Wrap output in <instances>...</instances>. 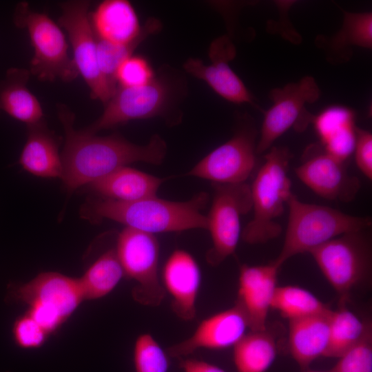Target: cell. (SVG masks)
I'll return each instance as SVG.
<instances>
[{"mask_svg":"<svg viewBox=\"0 0 372 372\" xmlns=\"http://www.w3.org/2000/svg\"><path fill=\"white\" fill-rule=\"evenodd\" d=\"M58 115L65 132L61 154L64 187L73 192L135 162L161 163L167 146L158 135L145 145L134 144L118 135L98 136L74 128V114L63 105Z\"/></svg>","mask_w":372,"mask_h":372,"instance_id":"cell-1","label":"cell"},{"mask_svg":"<svg viewBox=\"0 0 372 372\" xmlns=\"http://www.w3.org/2000/svg\"><path fill=\"white\" fill-rule=\"evenodd\" d=\"M209 197L200 192L183 202L161 199L157 196L132 202L97 198L81 207V216L92 222L112 220L127 227L150 234L180 231L192 229H207V216L201 213Z\"/></svg>","mask_w":372,"mask_h":372,"instance_id":"cell-2","label":"cell"},{"mask_svg":"<svg viewBox=\"0 0 372 372\" xmlns=\"http://www.w3.org/2000/svg\"><path fill=\"white\" fill-rule=\"evenodd\" d=\"M292 154L287 147H271L250 186L252 219L241 231L251 245L262 244L280 236L282 226L276 220L293 194L288 169Z\"/></svg>","mask_w":372,"mask_h":372,"instance_id":"cell-3","label":"cell"},{"mask_svg":"<svg viewBox=\"0 0 372 372\" xmlns=\"http://www.w3.org/2000/svg\"><path fill=\"white\" fill-rule=\"evenodd\" d=\"M287 205L289 219L282 248L273 260L278 267L291 257L308 252L347 233L364 230L369 217L352 216L330 207L300 201L292 194Z\"/></svg>","mask_w":372,"mask_h":372,"instance_id":"cell-4","label":"cell"},{"mask_svg":"<svg viewBox=\"0 0 372 372\" xmlns=\"http://www.w3.org/2000/svg\"><path fill=\"white\" fill-rule=\"evenodd\" d=\"M12 298L26 304L27 313L50 335L57 330L84 300L79 279L48 271L14 286Z\"/></svg>","mask_w":372,"mask_h":372,"instance_id":"cell-5","label":"cell"},{"mask_svg":"<svg viewBox=\"0 0 372 372\" xmlns=\"http://www.w3.org/2000/svg\"><path fill=\"white\" fill-rule=\"evenodd\" d=\"M14 22L26 28L34 49L30 72L49 81L57 79L70 81L78 76L73 59L68 56L64 34L46 14L34 12L25 3H21L15 10Z\"/></svg>","mask_w":372,"mask_h":372,"instance_id":"cell-6","label":"cell"},{"mask_svg":"<svg viewBox=\"0 0 372 372\" xmlns=\"http://www.w3.org/2000/svg\"><path fill=\"white\" fill-rule=\"evenodd\" d=\"M364 231L344 234L309 252L324 278L342 296L369 275L371 251Z\"/></svg>","mask_w":372,"mask_h":372,"instance_id":"cell-7","label":"cell"},{"mask_svg":"<svg viewBox=\"0 0 372 372\" xmlns=\"http://www.w3.org/2000/svg\"><path fill=\"white\" fill-rule=\"evenodd\" d=\"M115 251L124 276L136 282L133 298L143 305L158 306L165 291L158 275L159 244L155 236L126 227L118 236Z\"/></svg>","mask_w":372,"mask_h":372,"instance_id":"cell-8","label":"cell"},{"mask_svg":"<svg viewBox=\"0 0 372 372\" xmlns=\"http://www.w3.org/2000/svg\"><path fill=\"white\" fill-rule=\"evenodd\" d=\"M213 189L207 216L212 246L206 254V260L216 267L234 253L241 236L240 218L251 210V198L250 186L245 183H213Z\"/></svg>","mask_w":372,"mask_h":372,"instance_id":"cell-9","label":"cell"},{"mask_svg":"<svg viewBox=\"0 0 372 372\" xmlns=\"http://www.w3.org/2000/svg\"><path fill=\"white\" fill-rule=\"evenodd\" d=\"M320 95L318 85L311 76L271 90L269 98L273 104L264 112L256 154L269 150L274 141L291 127L297 132L305 130L314 116L305 105L316 101Z\"/></svg>","mask_w":372,"mask_h":372,"instance_id":"cell-10","label":"cell"},{"mask_svg":"<svg viewBox=\"0 0 372 372\" xmlns=\"http://www.w3.org/2000/svg\"><path fill=\"white\" fill-rule=\"evenodd\" d=\"M87 1H69L61 3L59 23L68 32L73 50V61L90 90L92 99L105 104L117 87L100 71L96 53V38L93 31Z\"/></svg>","mask_w":372,"mask_h":372,"instance_id":"cell-11","label":"cell"},{"mask_svg":"<svg viewBox=\"0 0 372 372\" xmlns=\"http://www.w3.org/2000/svg\"><path fill=\"white\" fill-rule=\"evenodd\" d=\"M256 131L245 127L202 158L187 174L217 184L245 183L256 165Z\"/></svg>","mask_w":372,"mask_h":372,"instance_id":"cell-12","label":"cell"},{"mask_svg":"<svg viewBox=\"0 0 372 372\" xmlns=\"http://www.w3.org/2000/svg\"><path fill=\"white\" fill-rule=\"evenodd\" d=\"M167 97V87L158 79L140 87H118L101 116L83 130L96 134L130 121L154 116L162 112Z\"/></svg>","mask_w":372,"mask_h":372,"instance_id":"cell-13","label":"cell"},{"mask_svg":"<svg viewBox=\"0 0 372 372\" xmlns=\"http://www.w3.org/2000/svg\"><path fill=\"white\" fill-rule=\"evenodd\" d=\"M294 171L306 186L328 200L351 202L360 188V180L348 172L344 162L318 146L308 149L302 163Z\"/></svg>","mask_w":372,"mask_h":372,"instance_id":"cell-14","label":"cell"},{"mask_svg":"<svg viewBox=\"0 0 372 372\" xmlns=\"http://www.w3.org/2000/svg\"><path fill=\"white\" fill-rule=\"evenodd\" d=\"M236 54V48L230 37L223 35L215 39L209 47L210 64L192 58L186 61L184 68L188 73L206 82L226 100L256 105L251 93L229 65Z\"/></svg>","mask_w":372,"mask_h":372,"instance_id":"cell-15","label":"cell"},{"mask_svg":"<svg viewBox=\"0 0 372 372\" xmlns=\"http://www.w3.org/2000/svg\"><path fill=\"white\" fill-rule=\"evenodd\" d=\"M249 329L238 304L202 320L193 334L167 350L171 357L183 358L200 349H224L236 344Z\"/></svg>","mask_w":372,"mask_h":372,"instance_id":"cell-16","label":"cell"},{"mask_svg":"<svg viewBox=\"0 0 372 372\" xmlns=\"http://www.w3.org/2000/svg\"><path fill=\"white\" fill-rule=\"evenodd\" d=\"M280 268L273 261L264 265H243L240 268L236 304L245 313L250 331L267 328V316L278 287Z\"/></svg>","mask_w":372,"mask_h":372,"instance_id":"cell-17","label":"cell"},{"mask_svg":"<svg viewBox=\"0 0 372 372\" xmlns=\"http://www.w3.org/2000/svg\"><path fill=\"white\" fill-rule=\"evenodd\" d=\"M162 279L165 291L171 296L174 313L181 320H194L201 283V272L194 258L187 251L174 250L165 263Z\"/></svg>","mask_w":372,"mask_h":372,"instance_id":"cell-18","label":"cell"},{"mask_svg":"<svg viewBox=\"0 0 372 372\" xmlns=\"http://www.w3.org/2000/svg\"><path fill=\"white\" fill-rule=\"evenodd\" d=\"M340 8L344 16L340 29L332 36L319 35L315 40L316 46L324 50L331 64L349 61L353 47H372L371 12H350Z\"/></svg>","mask_w":372,"mask_h":372,"instance_id":"cell-19","label":"cell"},{"mask_svg":"<svg viewBox=\"0 0 372 372\" xmlns=\"http://www.w3.org/2000/svg\"><path fill=\"white\" fill-rule=\"evenodd\" d=\"M89 16L97 39L126 44L138 39L143 30L133 6L126 0L104 1Z\"/></svg>","mask_w":372,"mask_h":372,"instance_id":"cell-20","label":"cell"},{"mask_svg":"<svg viewBox=\"0 0 372 372\" xmlns=\"http://www.w3.org/2000/svg\"><path fill=\"white\" fill-rule=\"evenodd\" d=\"M164 180V178L123 166L87 186L101 198L132 202L156 196Z\"/></svg>","mask_w":372,"mask_h":372,"instance_id":"cell-21","label":"cell"},{"mask_svg":"<svg viewBox=\"0 0 372 372\" xmlns=\"http://www.w3.org/2000/svg\"><path fill=\"white\" fill-rule=\"evenodd\" d=\"M289 320L290 353L302 369L319 357H324L330 339V313Z\"/></svg>","mask_w":372,"mask_h":372,"instance_id":"cell-22","label":"cell"},{"mask_svg":"<svg viewBox=\"0 0 372 372\" xmlns=\"http://www.w3.org/2000/svg\"><path fill=\"white\" fill-rule=\"evenodd\" d=\"M312 123L327 153L344 162L353 153L356 125L351 109L331 106L314 115Z\"/></svg>","mask_w":372,"mask_h":372,"instance_id":"cell-23","label":"cell"},{"mask_svg":"<svg viewBox=\"0 0 372 372\" xmlns=\"http://www.w3.org/2000/svg\"><path fill=\"white\" fill-rule=\"evenodd\" d=\"M19 163L32 175L61 178L63 167L58 142L43 121L28 125V137Z\"/></svg>","mask_w":372,"mask_h":372,"instance_id":"cell-24","label":"cell"},{"mask_svg":"<svg viewBox=\"0 0 372 372\" xmlns=\"http://www.w3.org/2000/svg\"><path fill=\"white\" fill-rule=\"evenodd\" d=\"M30 71L11 68L0 83V113L28 125L43 121V113L37 98L29 90L27 82Z\"/></svg>","mask_w":372,"mask_h":372,"instance_id":"cell-25","label":"cell"},{"mask_svg":"<svg viewBox=\"0 0 372 372\" xmlns=\"http://www.w3.org/2000/svg\"><path fill=\"white\" fill-rule=\"evenodd\" d=\"M276 355V340L267 328L250 331L234 346V362L238 372H265Z\"/></svg>","mask_w":372,"mask_h":372,"instance_id":"cell-26","label":"cell"},{"mask_svg":"<svg viewBox=\"0 0 372 372\" xmlns=\"http://www.w3.org/2000/svg\"><path fill=\"white\" fill-rule=\"evenodd\" d=\"M123 276L115 249L107 250L78 278L84 300H96L107 296Z\"/></svg>","mask_w":372,"mask_h":372,"instance_id":"cell-27","label":"cell"},{"mask_svg":"<svg viewBox=\"0 0 372 372\" xmlns=\"http://www.w3.org/2000/svg\"><path fill=\"white\" fill-rule=\"evenodd\" d=\"M371 329L370 322L362 321L344 307L331 310L330 339L324 357L338 358L358 343Z\"/></svg>","mask_w":372,"mask_h":372,"instance_id":"cell-28","label":"cell"},{"mask_svg":"<svg viewBox=\"0 0 372 372\" xmlns=\"http://www.w3.org/2000/svg\"><path fill=\"white\" fill-rule=\"evenodd\" d=\"M271 309L289 320L325 313L331 309L309 291L297 286H278Z\"/></svg>","mask_w":372,"mask_h":372,"instance_id":"cell-29","label":"cell"},{"mask_svg":"<svg viewBox=\"0 0 372 372\" xmlns=\"http://www.w3.org/2000/svg\"><path fill=\"white\" fill-rule=\"evenodd\" d=\"M158 21L149 19L143 26L141 35L135 41L126 44L113 43L96 39L97 61L100 71L107 80L115 87L116 72L119 65L132 56L134 50L149 34L158 30Z\"/></svg>","mask_w":372,"mask_h":372,"instance_id":"cell-30","label":"cell"},{"mask_svg":"<svg viewBox=\"0 0 372 372\" xmlns=\"http://www.w3.org/2000/svg\"><path fill=\"white\" fill-rule=\"evenodd\" d=\"M136 372H167V354L149 333L140 335L134 347Z\"/></svg>","mask_w":372,"mask_h":372,"instance_id":"cell-31","label":"cell"},{"mask_svg":"<svg viewBox=\"0 0 372 372\" xmlns=\"http://www.w3.org/2000/svg\"><path fill=\"white\" fill-rule=\"evenodd\" d=\"M338 359L331 372H372V329Z\"/></svg>","mask_w":372,"mask_h":372,"instance_id":"cell-32","label":"cell"},{"mask_svg":"<svg viewBox=\"0 0 372 372\" xmlns=\"http://www.w3.org/2000/svg\"><path fill=\"white\" fill-rule=\"evenodd\" d=\"M154 79L153 70L149 63L138 56H131L125 59L116 72V81L119 83V87H140Z\"/></svg>","mask_w":372,"mask_h":372,"instance_id":"cell-33","label":"cell"},{"mask_svg":"<svg viewBox=\"0 0 372 372\" xmlns=\"http://www.w3.org/2000/svg\"><path fill=\"white\" fill-rule=\"evenodd\" d=\"M12 331L15 344L25 349L41 347L49 335L27 312L14 321Z\"/></svg>","mask_w":372,"mask_h":372,"instance_id":"cell-34","label":"cell"},{"mask_svg":"<svg viewBox=\"0 0 372 372\" xmlns=\"http://www.w3.org/2000/svg\"><path fill=\"white\" fill-rule=\"evenodd\" d=\"M353 153L356 165L362 173L372 179V134L356 126Z\"/></svg>","mask_w":372,"mask_h":372,"instance_id":"cell-35","label":"cell"},{"mask_svg":"<svg viewBox=\"0 0 372 372\" xmlns=\"http://www.w3.org/2000/svg\"><path fill=\"white\" fill-rule=\"evenodd\" d=\"M183 372H226L211 363L196 359H184L180 362Z\"/></svg>","mask_w":372,"mask_h":372,"instance_id":"cell-36","label":"cell"},{"mask_svg":"<svg viewBox=\"0 0 372 372\" xmlns=\"http://www.w3.org/2000/svg\"><path fill=\"white\" fill-rule=\"evenodd\" d=\"M304 372H324V371H312V370H306ZM329 372H331V371Z\"/></svg>","mask_w":372,"mask_h":372,"instance_id":"cell-37","label":"cell"}]
</instances>
